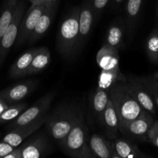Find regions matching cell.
Instances as JSON below:
<instances>
[{
  "label": "cell",
  "mask_w": 158,
  "mask_h": 158,
  "mask_svg": "<svg viewBox=\"0 0 158 158\" xmlns=\"http://www.w3.org/2000/svg\"><path fill=\"white\" fill-rule=\"evenodd\" d=\"M119 158H146L148 155L139 151L136 144L125 139H115L112 143Z\"/></svg>",
  "instance_id": "7402d4cb"
},
{
  "label": "cell",
  "mask_w": 158,
  "mask_h": 158,
  "mask_svg": "<svg viewBox=\"0 0 158 158\" xmlns=\"http://www.w3.org/2000/svg\"><path fill=\"white\" fill-rule=\"evenodd\" d=\"M94 20L95 17H94L91 0H86L80 6V11H79L78 52L88 40L90 33L92 30Z\"/></svg>",
  "instance_id": "7c38bea8"
},
{
  "label": "cell",
  "mask_w": 158,
  "mask_h": 158,
  "mask_svg": "<svg viewBox=\"0 0 158 158\" xmlns=\"http://www.w3.org/2000/svg\"><path fill=\"white\" fill-rule=\"evenodd\" d=\"M145 49L150 63L158 64V22L147 38Z\"/></svg>",
  "instance_id": "d4e9b609"
},
{
  "label": "cell",
  "mask_w": 158,
  "mask_h": 158,
  "mask_svg": "<svg viewBox=\"0 0 158 158\" xmlns=\"http://www.w3.org/2000/svg\"><path fill=\"white\" fill-rule=\"evenodd\" d=\"M4 158H22L21 150L20 147L14 148L13 151L8 154Z\"/></svg>",
  "instance_id": "4dcf8cb0"
},
{
  "label": "cell",
  "mask_w": 158,
  "mask_h": 158,
  "mask_svg": "<svg viewBox=\"0 0 158 158\" xmlns=\"http://www.w3.org/2000/svg\"><path fill=\"white\" fill-rule=\"evenodd\" d=\"M55 10L56 2H51L48 4L42 15H40L33 30L29 35V38L26 41L28 43H35L37 40H40L42 36H43L44 34L47 32L53 20H54Z\"/></svg>",
  "instance_id": "2e32d148"
},
{
  "label": "cell",
  "mask_w": 158,
  "mask_h": 158,
  "mask_svg": "<svg viewBox=\"0 0 158 158\" xmlns=\"http://www.w3.org/2000/svg\"><path fill=\"white\" fill-rule=\"evenodd\" d=\"M37 48H33L23 52L12 64L9 69V77L19 79L27 77V73Z\"/></svg>",
  "instance_id": "44dd1931"
},
{
  "label": "cell",
  "mask_w": 158,
  "mask_h": 158,
  "mask_svg": "<svg viewBox=\"0 0 158 158\" xmlns=\"http://www.w3.org/2000/svg\"><path fill=\"white\" fill-rule=\"evenodd\" d=\"M126 84L129 93L135 100L145 110L150 113L151 115H155L156 113V106L143 83L138 79L137 77L126 78Z\"/></svg>",
  "instance_id": "30bf717a"
},
{
  "label": "cell",
  "mask_w": 158,
  "mask_h": 158,
  "mask_svg": "<svg viewBox=\"0 0 158 158\" xmlns=\"http://www.w3.org/2000/svg\"><path fill=\"white\" fill-rule=\"evenodd\" d=\"M124 0H110V6L114 10H117L122 6Z\"/></svg>",
  "instance_id": "1f68e13d"
},
{
  "label": "cell",
  "mask_w": 158,
  "mask_h": 158,
  "mask_svg": "<svg viewBox=\"0 0 158 158\" xmlns=\"http://www.w3.org/2000/svg\"><path fill=\"white\" fill-rule=\"evenodd\" d=\"M108 89L99 86L93 91L90 97V110L93 119L99 124L104 110L109 101Z\"/></svg>",
  "instance_id": "e0dca14e"
},
{
  "label": "cell",
  "mask_w": 158,
  "mask_h": 158,
  "mask_svg": "<svg viewBox=\"0 0 158 158\" xmlns=\"http://www.w3.org/2000/svg\"><path fill=\"white\" fill-rule=\"evenodd\" d=\"M139 80L143 83L150 92L156 106L158 108V80L153 78L152 76L150 77H138Z\"/></svg>",
  "instance_id": "4316f807"
},
{
  "label": "cell",
  "mask_w": 158,
  "mask_h": 158,
  "mask_svg": "<svg viewBox=\"0 0 158 158\" xmlns=\"http://www.w3.org/2000/svg\"><path fill=\"white\" fill-rule=\"evenodd\" d=\"M14 148H13L6 142H0V158H4L8 154L12 152Z\"/></svg>",
  "instance_id": "f546056e"
},
{
  "label": "cell",
  "mask_w": 158,
  "mask_h": 158,
  "mask_svg": "<svg viewBox=\"0 0 158 158\" xmlns=\"http://www.w3.org/2000/svg\"><path fill=\"white\" fill-rule=\"evenodd\" d=\"M50 52L47 48H37L29 66L27 77L36 75L44 70L50 63Z\"/></svg>",
  "instance_id": "603a6c76"
},
{
  "label": "cell",
  "mask_w": 158,
  "mask_h": 158,
  "mask_svg": "<svg viewBox=\"0 0 158 158\" xmlns=\"http://www.w3.org/2000/svg\"><path fill=\"white\" fill-rule=\"evenodd\" d=\"M36 86L37 83L32 80L17 83L0 91V98L2 99L9 106L16 104L33 92Z\"/></svg>",
  "instance_id": "5bb4252c"
},
{
  "label": "cell",
  "mask_w": 158,
  "mask_h": 158,
  "mask_svg": "<svg viewBox=\"0 0 158 158\" xmlns=\"http://www.w3.org/2000/svg\"><path fill=\"white\" fill-rule=\"evenodd\" d=\"M88 130L85 115L70 131L60 143L62 151L68 156L74 158H91L89 148Z\"/></svg>",
  "instance_id": "5b68a950"
},
{
  "label": "cell",
  "mask_w": 158,
  "mask_h": 158,
  "mask_svg": "<svg viewBox=\"0 0 158 158\" xmlns=\"http://www.w3.org/2000/svg\"><path fill=\"white\" fill-rule=\"evenodd\" d=\"M152 77H153L154 79H156V80H158V71H157V72L154 73L152 75Z\"/></svg>",
  "instance_id": "d590c367"
},
{
  "label": "cell",
  "mask_w": 158,
  "mask_h": 158,
  "mask_svg": "<svg viewBox=\"0 0 158 158\" xmlns=\"http://www.w3.org/2000/svg\"><path fill=\"white\" fill-rule=\"evenodd\" d=\"M29 2H31V4H37L40 2V0H29Z\"/></svg>",
  "instance_id": "e575fe53"
},
{
  "label": "cell",
  "mask_w": 158,
  "mask_h": 158,
  "mask_svg": "<svg viewBox=\"0 0 158 158\" xmlns=\"http://www.w3.org/2000/svg\"><path fill=\"white\" fill-rule=\"evenodd\" d=\"M91 2L96 20L105 11V8L109 4L110 0H91Z\"/></svg>",
  "instance_id": "83f0119b"
},
{
  "label": "cell",
  "mask_w": 158,
  "mask_h": 158,
  "mask_svg": "<svg viewBox=\"0 0 158 158\" xmlns=\"http://www.w3.org/2000/svg\"><path fill=\"white\" fill-rule=\"evenodd\" d=\"M156 17L158 19V6H157V9H156Z\"/></svg>",
  "instance_id": "8d00e7d4"
},
{
  "label": "cell",
  "mask_w": 158,
  "mask_h": 158,
  "mask_svg": "<svg viewBox=\"0 0 158 158\" xmlns=\"http://www.w3.org/2000/svg\"><path fill=\"white\" fill-rule=\"evenodd\" d=\"M80 6L74 7L62 21L57 35V49L66 60L74 58L78 53Z\"/></svg>",
  "instance_id": "3957f363"
},
{
  "label": "cell",
  "mask_w": 158,
  "mask_h": 158,
  "mask_svg": "<svg viewBox=\"0 0 158 158\" xmlns=\"http://www.w3.org/2000/svg\"><path fill=\"white\" fill-rule=\"evenodd\" d=\"M109 98L119 119V127L147 114L129 93L126 82L118 81L108 88Z\"/></svg>",
  "instance_id": "7a4b0ae2"
},
{
  "label": "cell",
  "mask_w": 158,
  "mask_h": 158,
  "mask_svg": "<svg viewBox=\"0 0 158 158\" xmlns=\"http://www.w3.org/2000/svg\"><path fill=\"white\" fill-rule=\"evenodd\" d=\"M51 3V2H50ZM50 3L41 2L37 4H32L31 7L27 11L26 15L23 16L20 26H19L18 35L15 41V47L19 48L27 41L29 35L33 30L36 24L38 22L40 15Z\"/></svg>",
  "instance_id": "ba28073f"
},
{
  "label": "cell",
  "mask_w": 158,
  "mask_h": 158,
  "mask_svg": "<svg viewBox=\"0 0 158 158\" xmlns=\"http://www.w3.org/2000/svg\"><path fill=\"white\" fill-rule=\"evenodd\" d=\"M126 31L127 28L124 18L118 17L112 22L108 27L103 43L113 46L119 50L124 46Z\"/></svg>",
  "instance_id": "9a60e30c"
},
{
  "label": "cell",
  "mask_w": 158,
  "mask_h": 158,
  "mask_svg": "<svg viewBox=\"0 0 158 158\" xmlns=\"http://www.w3.org/2000/svg\"><path fill=\"white\" fill-rule=\"evenodd\" d=\"M153 121V115L147 113L143 117L120 125L119 130L124 135L141 141H148V131Z\"/></svg>",
  "instance_id": "9c48e42d"
},
{
  "label": "cell",
  "mask_w": 158,
  "mask_h": 158,
  "mask_svg": "<svg viewBox=\"0 0 158 158\" xmlns=\"http://www.w3.org/2000/svg\"><path fill=\"white\" fill-rule=\"evenodd\" d=\"M25 6L26 5H25L24 1L19 0L13 18H12L8 29H6V32L0 40V68H1L2 63H4L6 56L9 53L10 49L16 41L19 26H20L22 19H23Z\"/></svg>",
  "instance_id": "52a82bcc"
},
{
  "label": "cell",
  "mask_w": 158,
  "mask_h": 158,
  "mask_svg": "<svg viewBox=\"0 0 158 158\" xmlns=\"http://www.w3.org/2000/svg\"><path fill=\"white\" fill-rule=\"evenodd\" d=\"M26 109V103H18L9 106L0 114V124L11 122Z\"/></svg>",
  "instance_id": "484cf974"
},
{
  "label": "cell",
  "mask_w": 158,
  "mask_h": 158,
  "mask_svg": "<svg viewBox=\"0 0 158 158\" xmlns=\"http://www.w3.org/2000/svg\"><path fill=\"white\" fill-rule=\"evenodd\" d=\"M148 141L158 148V120H154L148 131Z\"/></svg>",
  "instance_id": "f1b7e54d"
},
{
  "label": "cell",
  "mask_w": 158,
  "mask_h": 158,
  "mask_svg": "<svg viewBox=\"0 0 158 158\" xmlns=\"http://www.w3.org/2000/svg\"><path fill=\"white\" fill-rule=\"evenodd\" d=\"M54 96H55L54 91H51L45 94L43 97L35 102L32 106L23 111L16 118L12 120L7 126V129L11 131L20 126L26 125L46 114V112L49 110Z\"/></svg>",
  "instance_id": "8992f818"
},
{
  "label": "cell",
  "mask_w": 158,
  "mask_h": 158,
  "mask_svg": "<svg viewBox=\"0 0 158 158\" xmlns=\"http://www.w3.org/2000/svg\"><path fill=\"white\" fill-rule=\"evenodd\" d=\"M119 49L103 43L96 56L97 64L102 69L99 85L108 89L116 82H126L119 69Z\"/></svg>",
  "instance_id": "277c9868"
},
{
  "label": "cell",
  "mask_w": 158,
  "mask_h": 158,
  "mask_svg": "<svg viewBox=\"0 0 158 158\" xmlns=\"http://www.w3.org/2000/svg\"><path fill=\"white\" fill-rule=\"evenodd\" d=\"M143 4L144 0H127L125 6L124 20L130 37L133 36L136 31L142 14Z\"/></svg>",
  "instance_id": "ac0fdd59"
},
{
  "label": "cell",
  "mask_w": 158,
  "mask_h": 158,
  "mask_svg": "<svg viewBox=\"0 0 158 158\" xmlns=\"http://www.w3.org/2000/svg\"><path fill=\"white\" fill-rule=\"evenodd\" d=\"M22 158H40L46 157L50 152V145L46 135L40 133L19 146Z\"/></svg>",
  "instance_id": "4fadbf2b"
},
{
  "label": "cell",
  "mask_w": 158,
  "mask_h": 158,
  "mask_svg": "<svg viewBox=\"0 0 158 158\" xmlns=\"http://www.w3.org/2000/svg\"><path fill=\"white\" fill-rule=\"evenodd\" d=\"M9 105L4 101L2 98H0V114L3 112L6 109H7L9 107Z\"/></svg>",
  "instance_id": "d6a6232c"
},
{
  "label": "cell",
  "mask_w": 158,
  "mask_h": 158,
  "mask_svg": "<svg viewBox=\"0 0 158 158\" xmlns=\"http://www.w3.org/2000/svg\"><path fill=\"white\" fill-rule=\"evenodd\" d=\"M84 116L80 106L64 103L54 109L45 122L47 134L59 143Z\"/></svg>",
  "instance_id": "6da1fadb"
},
{
  "label": "cell",
  "mask_w": 158,
  "mask_h": 158,
  "mask_svg": "<svg viewBox=\"0 0 158 158\" xmlns=\"http://www.w3.org/2000/svg\"><path fill=\"white\" fill-rule=\"evenodd\" d=\"M49 114H46L42 117H39L37 120L30 122L26 125L20 126L13 130H11L10 132L8 133L2 139V141L9 143L13 148H17L20 146L23 140L27 138L29 136L32 135L36 131L39 129L40 127L45 124L46 119Z\"/></svg>",
  "instance_id": "8fae6325"
},
{
  "label": "cell",
  "mask_w": 158,
  "mask_h": 158,
  "mask_svg": "<svg viewBox=\"0 0 158 158\" xmlns=\"http://www.w3.org/2000/svg\"><path fill=\"white\" fill-rule=\"evenodd\" d=\"M19 0H4L0 13V40L11 23Z\"/></svg>",
  "instance_id": "cb8c5ba5"
},
{
  "label": "cell",
  "mask_w": 158,
  "mask_h": 158,
  "mask_svg": "<svg viewBox=\"0 0 158 158\" xmlns=\"http://www.w3.org/2000/svg\"><path fill=\"white\" fill-rule=\"evenodd\" d=\"M57 2V0H40V2ZM39 2V3H40Z\"/></svg>",
  "instance_id": "836d02e7"
},
{
  "label": "cell",
  "mask_w": 158,
  "mask_h": 158,
  "mask_svg": "<svg viewBox=\"0 0 158 158\" xmlns=\"http://www.w3.org/2000/svg\"><path fill=\"white\" fill-rule=\"evenodd\" d=\"M89 148L92 157L119 158L112 144L99 134H93L89 139Z\"/></svg>",
  "instance_id": "ffe728a7"
},
{
  "label": "cell",
  "mask_w": 158,
  "mask_h": 158,
  "mask_svg": "<svg viewBox=\"0 0 158 158\" xmlns=\"http://www.w3.org/2000/svg\"><path fill=\"white\" fill-rule=\"evenodd\" d=\"M99 124L102 127L105 135L110 140H115L117 137L119 130V119L113 103L109 99L108 104L104 110Z\"/></svg>",
  "instance_id": "d6986e66"
}]
</instances>
